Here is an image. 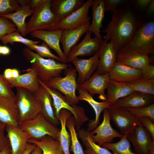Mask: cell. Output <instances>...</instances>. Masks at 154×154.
Masks as SVG:
<instances>
[{
	"label": "cell",
	"instance_id": "1",
	"mask_svg": "<svg viewBox=\"0 0 154 154\" xmlns=\"http://www.w3.org/2000/svg\"><path fill=\"white\" fill-rule=\"evenodd\" d=\"M145 21L129 2L119 7L112 15L103 39L112 43L116 51L129 42L137 28Z\"/></svg>",
	"mask_w": 154,
	"mask_h": 154
},
{
	"label": "cell",
	"instance_id": "2",
	"mask_svg": "<svg viewBox=\"0 0 154 154\" xmlns=\"http://www.w3.org/2000/svg\"><path fill=\"white\" fill-rule=\"evenodd\" d=\"M154 54V19L145 21L137 29L131 40L116 51V60L134 54Z\"/></svg>",
	"mask_w": 154,
	"mask_h": 154
},
{
	"label": "cell",
	"instance_id": "3",
	"mask_svg": "<svg viewBox=\"0 0 154 154\" xmlns=\"http://www.w3.org/2000/svg\"><path fill=\"white\" fill-rule=\"evenodd\" d=\"M22 53L36 72L38 79L46 84L53 78L60 76L63 70H68L72 66L54 59L41 57L27 47L23 49Z\"/></svg>",
	"mask_w": 154,
	"mask_h": 154
},
{
	"label": "cell",
	"instance_id": "4",
	"mask_svg": "<svg viewBox=\"0 0 154 154\" xmlns=\"http://www.w3.org/2000/svg\"><path fill=\"white\" fill-rule=\"evenodd\" d=\"M40 85L42 86L50 94L52 100V105L55 115L58 119L60 111L66 109L73 115L76 122V130L78 131L83 124L89 120L86 115L85 111L82 107L71 104L65 96L60 92L42 83L39 79Z\"/></svg>",
	"mask_w": 154,
	"mask_h": 154
},
{
	"label": "cell",
	"instance_id": "5",
	"mask_svg": "<svg viewBox=\"0 0 154 154\" xmlns=\"http://www.w3.org/2000/svg\"><path fill=\"white\" fill-rule=\"evenodd\" d=\"M16 88L15 103L19 124L35 117L40 113L41 108L34 92L21 88Z\"/></svg>",
	"mask_w": 154,
	"mask_h": 154
},
{
	"label": "cell",
	"instance_id": "6",
	"mask_svg": "<svg viewBox=\"0 0 154 154\" xmlns=\"http://www.w3.org/2000/svg\"><path fill=\"white\" fill-rule=\"evenodd\" d=\"M18 127L27 132L30 136V138L35 139L48 135L58 140L60 130L48 121L40 113L34 118L20 123Z\"/></svg>",
	"mask_w": 154,
	"mask_h": 154
},
{
	"label": "cell",
	"instance_id": "7",
	"mask_svg": "<svg viewBox=\"0 0 154 154\" xmlns=\"http://www.w3.org/2000/svg\"><path fill=\"white\" fill-rule=\"evenodd\" d=\"M68 71L65 76L55 77L46 85L64 94L71 104H77L79 102L76 94L78 87L77 72L72 66Z\"/></svg>",
	"mask_w": 154,
	"mask_h": 154
},
{
	"label": "cell",
	"instance_id": "8",
	"mask_svg": "<svg viewBox=\"0 0 154 154\" xmlns=\"http://www.w3.org/2000/svg\"><path fill=\"white\" fill-rule=\"evenodd\" d=\"M50 0H46L34 10L31 17L27 23L26 34L36 30H46L56 21L52 11Z\"/></svg>",
	"mask_w": 154,
	"mask_h": 154
},
{
	"label": "cell",
	"instance_id": "9",
	"mask_svg": "<svg viewBox=\"0 0 154 154\" xmlns=\"http://www.w3.org/2000/svg\"><path fill=\"white\" fill-rule=\"evenodd\" d=\"M93 1V0H87L80 8L68 16L56 21L46 30L71 29L90 22L91 17L88 16L89 9Z\"/></svg>",
	"mask_w": 154,
	"mask_h": 154
},
{
	"label": "cell",
	"instance_id": "10",
	"mask_svg": "<svg viewBox=\"0 0 154 154\" xmlns=\"http://www.w3.org/2000/svg\"><path fill=\"white\" fill-rule=\"evenodd\" d=\"M107 109L110 120L114 122L121 135H127L136 126L141 125L139 118L124 108L111 105Z\"/></svg>",
	"mask_w": 154,
	"mask_h": 154
},
{
	"label": "cell",
	"instance_id": "11",
	"mask_svg": "<svg viewBox=\"0 0 154 154\" xmlns=\"http://www.w3.org/2000/svg\"><path fill=\"white\" fill-rule=\"evenodd\" d=\"M127 138L136 154H154V139L142 124L127 134Z\"/></svg>",
	"mask_w": 154,
	"mask_h": 154
},
{
	"label": "cell",
	"instance_id": "12",
	"mask_svg": "<svg viewBox=\"0 0 154 154\" xmlns=\"http://www.w3.org/2000/svg\"><path fill=\"white\" fill-rule=\"evenodd\" d=\"M92 33L87 31L82 41L71 49L67 56V62H71L78 56H90L98 51L104 40L102 37L92 38Z\"/></svg>",
	"mask_w": 154,
	"mask_h": 154
},
{
	"label": "cell",
	"instance_id": "13",
	"mask_svg": "<svg viewBox=\"0 0 154 154\" xmlns=\"http://www.w3.org/2000/svg\"><path fill=\"white\" fill-rule=\"evenodd\" d=\"M103 119L101 124L94 130L90 131L94 141L101 146L105 143H111L115 138H121L124 135L112 127L107 108L103 111Z\"/></svg>",
	"mask_w": 154,
	"mask_h": 154
},
{
	"label": "cell",
	"instance_id": "14",
	"mask_svg": "<svg viewBox=\"0 0 154 154\" xmlns=\"http://www.w3.org/2000/svg\"><path fill=\"white\" fill-rule=\"evenodd\" d=\"M109 80L108 72L100 74L95 71L89 78L83 84L78 85V87L86 90L92 97L98 94L100 100L106 101L107 98L105 90Z\"/></svg>",
	"mask_w": 154,
	"mask_h": 154
},
{
	"label": "cell",
	"instance_id": "15",
	"mask_svg": "<svg viewBox=\"0 0 154 154\" xmlns=\"http://www.w3.org/2000/svg\"><path fill=\"white\" fill-rule=\"evenodd\" d=\"M99 58L98 51L88 58L82 59L77 57L72 60L71 62L78 73L77 79L78 85L83 84L96 71L98 64Z\"/></svg>",
	"mask_w": 154,
	"mask_h": 154
},
{
	"label": "cell",
	"instance_id": "16",
	"mask_svg": "<svg viewBox=\"0 0 154 154\" xmlns=\"http://www.w3.org/2000/svg\"><path fill=\"white\" fill-rule=\"evenodd\" d=\"M5 131L10 145L12 154H23L29 143L30 135L18 126L6 125Z\"/></svg>",
	"mask_w": 154,
	"mask_h": 154
},
{
	"label": "cell",
	"instance_id": "17",
	"mask_svg": "<svg viewBox=\"0 0 154 154\" xmlns=\"http://www.w3.org/2000/svg\"><path fill=\"white\" fill-rule=\"evenodd\" d=\"M98 52V64L96 71L103 74L108 72L116 61V51L112 42L104 40L101 44Z\"/></svg>",
	"mask_w": 154,
	"mask_h": 154
},
{
	"label": "cell",
	"instance_id": "18",
	"mask_svg": "<svg viewBox=\"0 0 154 154\" xmlns=\"http://www.w3.org/2000/svg\"><path fill=\"white\" fill-rule=\"evenodd\" d=\"M36 30L30 33L31 36L44 41L50 48L54 50L61 59L62 63L67 62V58L60 48V42L62 31Z\"/></svg>",
	"mask_w": 154,
	"mask_h": 154
},
{
	"label": "cell",
	"instance_id": "19",
	"mask_svg": "<svg viewBox=\"0 0 154 154\" xmlns=\"http://www.w3.org/2000/svg\"><path fill=\"white\" fill-rule=\"evenodd\" d=\"M110 80L129 82L142 77L141 70L135 69L117 62L109 72Z\"/></svg>",
	"mask_w": 154,
	"mask_h": 154
},
{
	"label": "cell",
	"instance_id": "20",
	"mask_svg": "<svg viewBox=\"0 0 154 154\" xmlns=\"http://www.w3.org/2000/svg\"><path fill=\"white\" fill-rule=\"evenodd\" d=\"M40 85L39 90L34 92L40 104V113L50 123L57 127L60 123L54 114L52 98L46 89Z\"/></svg>",
	"mask_w": 154,
	"mask_h": 154
},
{
	"label": "cell",
	"instance_id": "21",
	"mask_svg": "<svg viewBox=\"0 0 154 154\" xmlns=\"http://www.w3.org/2000/svg\"><path fill=\"white\" fill-rule=\"evenodd\" d=\"M154 95L135 91L117 100L114 105L123 108H139L154 103Z\"/></svg>",
	"mask_w": 154,
	"mask_h": 154
},
{
	"label": "cell",
	"instance_id": "22",
	"mask_svg": "<svg viewBox=\"0 0 154 154\" xmlns=\"http://www.w3.org/2000/svg\"><path fill=\"white\" fill-rule=\"evenodd\" d=\"M77 90L78 93V95L77 97L79 101H84L87 102L92 106L95 112V119L90 121L86 129L90 131H92L98 126L100 117L102 112L111 104L107 101L101 102L96 101L93 99V97L85 90L78 87Z\"/></svg>",
	"mask_w": 154,
	"mask_h": 154
},
{
	"label": "cell",
	"instance_id": "23",
	"mask_svg": "<svg viewBox=\"0 0 154 154\" xmlns=\"http://www.w3.org/2000/svg\"><path fill=\"white\" fill-rule=\"evenodd\" d=\"M85 2L84 0H50V5L57 21L80 8Z\"/></svg>",
	"mask_w": 154,
	"mask_h": 154
},
{
	"label": "cell",
	"instance_id": "24",
	"mask_svg": "<svg viewBox=\"0 0 154 154\" xmlns=\"http://www.w3.org/2000/svg\"><path fill=\"white\" fill-rule=\"evenodd\" d=\"M90 25V22H88L75 29L63 30L60 42L63 53L66 57L71 49L76 45L82 36L86 33Z\"/></svg>",
	"mask_w": 154,
	"mask_h": 154
},
{
	"label": "cell",
	"instance_id": "25",
	"mask_svg": "<svg viewBox=\"0 0 154 154\" xmlns=\"http://www.w3.org/2000/svg\"><path fill=\"white\" fill-rule=\"evenodd\" d=\"M27 72L19 75L16 78L7 79L11 87L24 88L33 92L38 91L40 85L36 72L31 68Z\"/></svg>",
	"mask_w": 154,
	"mask_h": 154
},
{
	"label": "cell",
	"instance_id": "26",
	"mask_svg": "<svg viewBox=\"0 0 154 154\" xmlns=\"http://www.w3.org/2000/svg\"><path fill=\"white\" fill-rule=\"evenodd\" d=\"M106 100L114 105L119 100L130 94L135 91L127 82L110 80L106 89Z\"/></svg>",
	"mask_w": 154,
	"mask_h": 154
},
{
	"label": "cell",
	"instance_id": "27",
	"mask_svg": "<svg viewBox=\"0 0 154 154\" xmlns=\"http://www.w3.org/2000/svg\"><path fill=\"white\" fill-rule=\"evenodd\" d=\"M92 23L87 31L93 33L95 37L101 38L100 34L101 29L103 28L102 23L105 12L104 0H94L92 5Z\"/></svg>",
	"mask_w": 154,
	"mask_h": 154
},
{
	"label": "cell",
	"instance_id": "28",
	"mask_svg": "<svg viewBox=\"0 0 154 154\" xmlns=\"http://www.w3.org/2000/svg\"><path fill=\"white\" fill-rule=\"evenodd\" d=\"M34 11L30 6H21L15 12L7 15H1L0 17L6 18L11 21L16 26L17 30L24 37L27 35L25 19L32 15Z\"/></svg>",
	"mask_w": 154,
	"mask_h": 154
},
{
	"label": "cell",
	"instance_id": "29",
	"mask_svg": "<svg viewBox=\"0 0 154 154\" xmlns=\"http://www.w3.org/2000/svg\"><path fill=\"white\" fill-rule=\"evenodd\" d=\"M71 114L68 110L63 109L60 111L58 118L61 124V128L59 132L58 140L64 154H71L70 150L71 143L70 136L66 129V123Z\"/></svg>",
	"mask_w": 154,
	"mask_h": 154
},
{
	"label": "cell",
	"instance_id": "30",
	"mask_svg": "<svg viewBox=\"0 0 154 154\" xmlns=\"http://www.w3.org/2000/svg\"><path fill=\"white\" fill-rule=\"evenodd\" d=\"M27 142L39 147L42 151V154H64L58 140L48 135L40 139L29 138Z\"/></svg>",
	"mask_w": 154,
	"mask_h": 154
},
{
	"label": "cell",
	"instance_id": "31",
	"mask_svg": "<svg viewBox=\"0 0 154 154\" xmlns=\"http://www.w3.org/2000/svg\"><path fill=\"white\" fill-rule=\"evenodd\" d=\"M78 137L86 147L85 154H113L109 150L102 147L93 141L90 131L84 128H80L78 131Z\"/></svg>",
	"mask_w": 154,
	"mask_h": 154
},
{
	"label": "cell",
	"instance_id": "32",
	"mask_svg": "<svg viewBox=\"0 0 154 154\" xmlns=\"http://www.w3.org/2000/svg\"><path fill=\"white\" fill-rule=\"evenodd\" d=\"M11 88L8 81L0 74V101L18 112L15 103V95Z\"/></svg>",
	"mask_w": 154,
	"mask_h": 154
},
{
	"label": "cell",
	"instance_id": "33",
	"mask_svg": "<svg viewBox=\"0 0 154 154\" xmlns=\"http://www.w3.org/2000/svg\"><path fill=\"white\" fill-rule=\"evenodd\" d=\"M151 60L147 54H136L119 59L116 61L133 68L141 70L150 64Z\"/></svg>",
	"mask_w": 154,
	"mask_h": 154
},
{
	"label": "cell",
	"instance_id": "34",
	"mask_svg": "<svg viewBox=\"0 0 154 154\" xmlns=\"http://www.w3.org/2000/svg\"><path fill=\"white\" fill-rule=\"evenodd\" d=\"M76 122L73 116H71L67 120L66 126L70 132L71 145L70 150L73 154H85L78 137L75 129Z\"/></svg>",
	"mask_w": 154,
	"mask_h": 154
},
{
	"label": "cell",
	"instance_id": "35",
	"mask_svg": "<svg viewBox=\"0 0 154 154\" xmlns=\"http://www.w3.org/2000/svg\"><path fill=\"white\" fill-rule=\"evenodd\" d=\"M102 146L111 150L113 154H136L132 150L127 135H124L116 143H106Z\"/></svg>",
	"mask_w": 154,
	"mask_h": 154
},
{
	"label": "cell",
	"instance_id": "36",
	"mask_svg": "<svg viewBox=\"0 0 154 154\" xmlns=\"http://www.w3.org/2000/svg\"><path fill=\"white\" fill-rule=\"evenodd\" d=\"M127 83L135 91L154 95V78H141Z\"/></svg>",
	"mask_w": 154,
	"mask_h": 154
},
{
	"label": "cell",
	"instance_id": "37",
	"mask_svg": "<svg viewBox=\"0 0 154 154\" xmlns=\"http://www.w3.org/2000/svg\"><path fill=\"white\" fill-rule=\"evenodd\" d=\"M0 121L6 125L18 126L19 123L18 113L0 101Z\"/></svg>",
	"mask_w": 154,
	"mask_h": 154
},
{
	"label": "cell",
	"instance_id": "38",
	"mask_svg": "<svg viewBox=\"0 0 154 154\" xmlns=\"http://www.w3.org/2000/svg\"><path fill=\"white\" fill-rule=\"evenodd\" d=\"M0 40L5 45L8 43L12 45L15 42H18L22 43L27 47L31 45L37 44L40 42L24 38L17 30L5 35L0 38Z\"/></svg>",
	"mask_w": 154,
	"mask_h": 154
},
{
	"label": "cell",
	"instance_id": "39",
	"mask_svg": "<svg viewBox=\"0 0 154 154\" xmlns=\"http://www.w3.org/2000/svg\"><path fill=\"white\" fill-rule=\"evenodd\" d=\"M27 47L32 51H36V53L41 57L54 59L62 62L61 59L58 56L54 54L48 45L44 42L40 44L31 45Z\"/></svg>",
	"mask_w": 154,
	"mask_h": 154
},
{
	"label": "cell",
	"instance_id": "40",
	"mask_svg": "<svg viewBox=\"0 0 154 154\" xmlns=\"http://www.w3.org/2000/svg\"><path fill=\"white\" fill-rule=\"evenodd\" d=\"M137 117L139 118L141 117L149 118L154 122V103L149 106L139 108H124Z\"/></svg>",
	"mask_w": 154,
	"mask_h": 154
},
{
	"label": "cell",
	"instance_id": "41",
	"mask_svg": "<svg viewBox=\"0 0 154 154\" xmlns=\"http://www.w3.org/2000/svg\"><path fill=\"white\" fill-rule=\"evenodd\" d=\"M21 6L15 0H0V15L16 11Z\"/></svg>",
	"mask_w": 154,
	"mask_h": 154
},
{
	"label": "cell",
	"instance_id": "42",
	"mask_svg": "<svg viewBox=\"0 0 154 154\" xmlns=\"http://www.w3.org/2000/svg\"><path fill=\"white\" fill-rule=\"evenodd\" d=\"M17 30L14 23L9 19L0 17V38Z\"/></svg>",
	"mask_w": 154,
	"mask_h": 154
},
{
	"label": "cell",
	"instance_id": "43",
	"mask_svg": "<svg viewBox=\"0 0 154 154\" xmlns=\"http://www.w3.org/2000/svg\"><path fill=\"white\" fill-rule=\"evenodd\" d=\"M129 1V0H105V12H109L113 14L119 7Z\"/></svg>",
	"mask_w": 154,
	"mask_h": 154
},
{
	"label": "cell",
	"instance_id": "44",
	"mask_svg": "<svg viewBox=\"0 0 154 154\" xmlns=\"http://www.w3.org/2000/svg\"><path fill=\"white\" fill-rule=\"evenodd\" d=\"M151 0H129L136 10L142 15L148 7Z\"/></svg>",
	"mask_w": 154,
	"mask_h": 154
},
{
	"label": "cell",
	"instance_id": "45",
	"mask_svg": "<svg viewBox=\"0 0 154 154\" xmlns=\"http://www.w3.org/2000/svg\"><path fill=\"white\" fill-rule=\"evenodd\" d=\"M6 125L4 124L0 127V152L5 149L11 148L9 139L5 135Z\"/></svg>",
	"mask_w": 154,
	"mask_h": 154
},
{
	"label": "cell",
	"instance_id": "46",
	"mask_svg": "<svg viewBox=\"0 0 154 154\" xmlns=\"http://www.w3.org/2000/svg\"><path fill=\"white\" fill-rule=\"evenodd\" d=\"M141 124L150 133L154 139V123L149 118L146 117H141L139 118Z\"/></svg>",
	"mask_w": 154,
	"mask_h": 154
},
{
	"label": "cell",
	"instance_id": "47",
	"mask_svg": "<svg viewBox=\"0 0 154 154\" xmlns=\"http://www.w3.org/2000/svg\"><path fill=\"white\" fill-rule=\"evenodd\" d=\"M145 21L154 19V0H151L147 8L142 15Z\"/></svg>",
	"mask_w": 154,
	"mask_h": 154
},
{
	"label": "cell",
	"instance_id": "48",
	"mask_svg": "<svg viewBox=\"0 0 154 154\" xmlns=\"http://www.w3.org/2000/svg\"><path fill=\"white\" fill-rule=\"evenodd\" d=\"M142 77L149 78H154V66L149 64L147 66L141 70Z\"/></svg>",
	"mask_w": 154,
	"mask_h": 154
},
{
	"label": "cell",
	"instance_id": "49",
	"mask_svg": "<svg viewBox=\"0 0 154 154\" xmlns=\"http://www.w3.org/2000/svg\"><path fill=\"white\" fill-rule=\"evenodd\" d=\"M46 0H31L30 7L34 10L37 7L43 3Z\"/></svg>",
	"mask_w": 154,
	"mask_h": 154
},
{
	"label": "cell",
	"instance_id": "50",
	"mask_svg": "<svg viewBox=\"0 0 154 154\" xmlns=\"http://www.w3.org/2000/svg\"><path fill=\"white\" fill-rule=\"evenodd\" d=\"M11 52L10 48L6 46L1 45L0 48V55H7L9 54Z\"/></svg>",
	"mask_w": 154,
	"mask_h": 154
},
{
	"label": "cell",
	"instance_id": "51",
	"mask_svg": "<svg viewBox=\"0 0 154 154\" xmlns=\"http://www.w3.org/2000/svg\"><path fill=\"white\" fill-rule=\"evenodd\" d=\"M3 75L6 79L12 78V69L7 68L5 69Z\"/></svg>",
	"mask_w": 154,
	"mask_h": 154
},
{
	"label": "cell",
	"instance_id": "52",
	"mask_svg": "<svg viewBox=\"0 0 154 154\" xmlns=\"http://www.w3.org/2000/svg\"><path fill=\"white\" fill-rule=\"evenodd\" d=\"M36 146L37 145L35 144L29 143L23 154H31L32 151Z\"/></svg>",
	"mask_w": 154,
	"mask_h": 154
},
{
	"label": "cell",
	"instance_id": "53",
	"mask_svg": "<svg viewBox=\"0 0 154 154\" xmlns=\"http://www.w3.org/2000/svg\"><path fill=\"white\" fill-rule=\"evenodd\" d=\"M17 3L21 7L30 6L31 0H16Z\"/></svg>",
	"mask_w": 154,
	"mask_h": 154
},
{
	"label": "cell",
	"instance_id": "54",
	"mask_svg": "<svg viewBox=\"0 0 154 154\" xmlns=\"http://www.w3.org/2000/svg\"><path fill=\"white\" fill-rule=\"evenodd\" d=\"M12 78H16L20 75L19 70L16 68L12 69Z\"/></svg>",
	"mask_w": 154,
	"mask_h": 154
},
{
	"label": "cell",
	"instance_id": "55",
	"mask_svg": "<svg viewBox=\"0 0 154 154\" xmlns=\"http://www.w3.org/2000/svg\"><path fill=\"white\" fill-rule=\"evenodd\" d=\"M31 154H42V151L39 147L37 146Z\"/></svg>",
	"mask_w": 154,
	"mask_h": 154
},
{
	"label": "cell",
	"instance_id": "56",
	"mask_svg": "<svg viewBox=\"0 0 154 154\" xmlns=\"http://www.w3.org/2000/svg\"><path fill=\"white\" fill-rule=\"evenodd\" d=\"M0 154H12L11 148L5 149L0 152Z\"/></svg>",
	"mask_w": 154,
	"mask_h": 154
},
{
	"label": "cell",
	"instance_id": "57",
	"mask_svg": "<svg viewBox=\"0 0 154 154\" xmlns=\"http://www.w3.org/2000/svg\"><path fill=\"white\" fill-rule=\"evenodd\" d=\"M4 123H2L0 121V127H1L3 125H4Z\"/></svg>",
	"mask_w": 154,
	"mask_h": 154
},
{
	"label": "cell",
	"instance_id": "58",
	"mask_svg": "<svg viewBox=\"0 0 154 154\" xmlns=\"http://www.w3.org/2000/svg\"><path fill=\"white\" fill-rule=\"evenodd\" d=\"M1 45H0V48Z\"/></svg>",
	"mask_w": 154,
	"mask_h": 154
}]
</instances>
